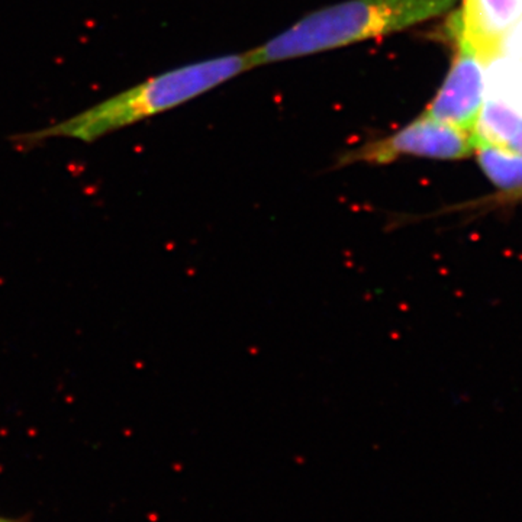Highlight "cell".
Listing matches in <instances>:
<instances>
[{"instance_id": "6da1fadb", "label": "cell", "mask_w": 522, "mask_h": 522, "mask_svg": "<svg viewBox=\"0 0 522 522\" xmlns=\"http://www.w3.org/2000/svg\"><path fill=\"white\" fill-rule=\"evenodd\" d=\"M250 54H231L187 64L141 82L56 125L13 136V142L35 146L53 138L93 142L150 116L192 101L253 68Z\"/></svg>"}, {"instance_id": "7a4b0ae2", "label": "cell", "mask_w": 522, "mask_h": 522, "mask_svg": "<svg viewBox=\"0 0 522 522\" xmlns=\"http://www.w3.org/2000/svg\"><path fill=\"white\" fill-rule=\"evenodd\" d=\"M454 0H345L306 15L250 51L254 67L306 57L389 35L433 19Z\"/></svg>"}, {"instance_id": "3957f363", "label": "cell", "mask_w": 522, "mask_h": 522, "mask_svg": "<svg viewBox=\"0 0 522 522\" xmlns=\"http://www.w3.org/2000/svg\"><path fill=\"white\" fill-rule=\"evenodd\" d=\"M474 151L471 132L441 122L422 113L399 131L369 141L344 154L340 164H389L402 157H424L433 160H461Z\"/></svg>"}, {"instance_id": "277c9868", "label": "cell", "mask_w": 522, "mask_h": 522, "mask_svg": "<svg viewBox=\"0 0 522 522\" xmlns=\"http://www.w3.org/2000/svg\"><path fill=\"white\" fill-rule=\"evenodd\" d=\"M456 45L448 75L424 113L473 134L486 96L485 63L466 42Z\"/></svg>"}, {"instance_id": "5b68a950", "label": "cell", "mask_w": 522, "mask_h": 522, "mask_svg": "<svg viewBox=\"0 0 522 522\" xmlns=\"http://www.w3.org/2000/svg\"><path fill=\"white\" fill-rule=\"evenodd\" d=\"M522 20V0H464L448 30L454 41L476 51L485 65L499 57L504 42Z\"/></svg>"}, {"instance_id": "8992f818", "label": "cell", "mask_w": 522, "mask_h": 522, "mask_svg": "<svg viewBox=\"0 0 522 522\" xmlns=\"http://www.w3.org/2000/svg\"><path fill=\"white\" fill-rule=\"evenodd\" d=\"M480 169L505 198H522V155L474 139Z\"/></svg>"}, {"instance_id": "52a82bcc", "label": "cell", "mask_w": 522, "mask_h": 522, "mask_svg": "<svg viewBox=\"0 0 522 522\" xmlns=\"http://www.w3.org/2000/svg\"><path fill=\"white\" fill-rule=\"evenodd\" d=\"M486 65V96L502 101L522 115V60L496 57Z\"/></svg>"}, {"instance_id": "ba28073f", "label": "cell", "mask_w": 522, "mask_h": 522, "mask_svg": "<svg viewBox=\"0 0 522 522\" xmlns=\"http://www.w3.org/2000/svg\"><path fill=\"white\" fill-rule=\"evenodd\" d=\"M0 522H18V521H13V519H9V518H4V516H0Z\"/></svg>"}]
</instances>
